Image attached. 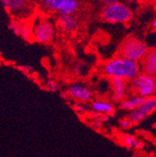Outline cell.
Returning a JSON list of instances; mask_svg holds the SVG:
<instances>
[{
  "mask_svg": "<svg viewBox=\"0 0 156 157\" xmlns=\"http://www.w3.org/2000/svg\"><path fill=\"white\" fill-rule=\"evenodd\" d=\"M152 27H153V29L156 31V19L153 21V23H152Z\"/></svg>",
  "mask_w": 156,
  "mask_h": 157,
  "instance_id": "cell-30",
  "label": "cell"
},
{
  "mask_svg": "<svg viewBox=\"0 0 156 157\" xmlns=\"http://www.w3.org/2000/svg\"><path fill=\"white\" fill-rule=\"evenodd\" d=\"M44 87L47 91L53 92V93L59 92L61 90V85L58 82H56L55 81L51 80V78H48V80H46V82H44Z\"/></svg>",
  "mask_w": 156,
  "mask_h": 157,
  "instance_id": "cell-19",
  "label": "cell"
},
{
  "mask_svg": "<svg viewBox=\"0 0 156 157\" xmlns=\"http://www.w3.org/2000/svg\"><path fill=\"white\" fill-rule=\"evenodd\" d=\"M63 0H40V5L47 12H58Z\"/></svg>",
  "mask_w": 156,
  "mask_h": 157,
  "instance_id": "cell-14",
  "label": "cell"
},
{
  "mask_svg": "<svg viewBox=\"0 0 156 157\" xmlns=\"http://www.w3.org/2000/svg\"><path fill=\"white\" fill-rule=\"evenodd\" d=\"M129 91L141 97H150L156 94V78L140 72L129 82Z\"/></svg>",
  "mask_w": 156,
  "mask_h": 157,
  "instance_id": "cell-3",
  "label": "cell"
},
{
  "mask_svg": "<svg viewBox=\"0 0 156 157\" xmlns=\"http://www.w3.org/2000/svg\"><path fill=\"white\" fill-rule=\"evenodd\" d=\"M101 2L105 7H107V6L112 5V4H114L116 2H118V1H117V0H101Z\"/></svg>",
  "mask_w": 156,
  "mask_h": 157,
  "instance_id": "cell-28",
  "label": "cell"
},
{
  "mask_svg": "<svg viewBox=\"0 0 156 157\" xmlns=\"http://www.w3.org/2000/svg\"><path fill=\"white\" fill-rule=\"evenodd\" d=\"M90 125H91L92 128H93V129H95V130H99V129L102 127V123H100L99 121H97V120L93 119V120L91 122Z\"/></svg>",
  "mask_w": 156,
  "mask_h": 157,
  "instance_id": "cell-25",
  "label": "cell"
},
{
  "mask_svg": "<svg viewBox=\"0 0 156 157\" xmlns=\"http://www.w3.org/2000/svg\"><path fill=\"white\" fill-rule=\"evenodd\" d=\"M133 125H134V124H133L132 122L128 119L127 116L124 117V118H123V119L120 121V126H121L124 130H128V129H130Z\"/></svg>",
  "mask_w": 156,
  "mask_h": 157,
  "instance_id": "cell-23",
  "label": "cell"
},
{
  "mask_svg": "<svg viewBox=\"0 0 156 157\" xmlns=\"http://www.w3.org/2000/svg\"><path fill=\"white\" fill-rule=\"evenodd\" d=\"M120 141L127 149L143 150L145 147L144 141L136 139L135 136L129 134H122L120 136Z\"/></svg>",
  "mask_w": 156,
  "mask_h": 157,
  "instance_id": "cell-12",
  "label": "cell"
},
{
  "mask_svg": "<svg viewBox=\"0 0 156 157\" xmlns=\"http://www.w3.org/2000/svg\"><path fill=\"white\" fill-rule=\"evenodd\" d=\"M85 72V66L82 63H76L73 67V73L75 76L81 77L83 76Z\"/></svg>",
  "mask_w": 156,
  "mask_h": 157,
  "instance_id": "cell-21",
  "label": "cell"
},
{
  "mask_svg": "<svg viewBox=\"0 0 156 157\" xmlns=\"http://www.w3.org/2000/svg\"><path fill=\"white\" fill-rule=\"evenodd\" d=\"M110 85L112 89L111 101L113 103H121L125 99L127 94V82L119 78H110Z\"/></svg>",
  "mask_w": 156,
  "mask_h": 157,
  "instance_id": "cell-8",
  "label": "cell"
},
{
  "mask_svg": "<svg viewBox=\"0 0 156 157\" xmlns=\"http://www.w3.org/2000/svg\"><path fill=\"white\" fill-rule=\"evenodd\" d=\"M25 40L32 42L34 41V36H33V25L28 22H23L21 26V36Z\"/></svg>",
  "mask_w": 156,
  "mask_h": 157,
  "instance_id": "cell-18",
  "label": "cell"
},
{
  "mask_svg": "<svg viewBox=\"0 0 156 157\" xmlns=\"http://www.w3.org/2000/svg\"><path fill=\"white\" fill-rule=\"evenodd\" d=\"M148 51L149 48L144 41L130 36L125 37L123 40L118 49V54L117 55L134 62L140 63Z\"/></svg>",
  "mask_w": 156,
  "mask_h": 157,
  "instance_id": "cell-2",
  "label": "cell"
},
{
  "mask_svg": "<svg viewBox=\"0 0 156 157\" xmlns=\"http://www.w3.org/2000/svg\"><path fill=\"white\" fill-rule=\"evenodd\" d=\"M108 117L109 116H107V115H103V114H99L96 118H94L95 120L99 121L100 123H106L108 121Z\"/></svg>",
  "mask_w": 156,
  "mask_h": 157,
  "instance_id": "cell-26",
  "label": "cell"
},
{
  "mask_svg": "<svg viewBox=\"0 0 156 157\" xmlns=\"http://www.w3.org/2000/svg\"><path fill=\"white\" fill-rule=\"evenodd\" d=\"M54 35V26L51 22L46 19H38L33 25L34 41L38 43H49L52 40Z\"/></svg>",
  "mask_w": 156,
  "mask_h": 157,
  "instance_id": "cell-5",
  "label": "cell"
},
{
  "mask_svg": "<svg viewBox=\"0 0 156 157\" xmlns=\"http://www.w3.org/2000/svg\"><path fill=\"white\" fill-rule=\"evenodd\" d=\"M101 17L104 21L110 24H125L133 17L132 10L121 2H116L107 6L101 12Z\"/></svg>",
  "mask_w": 156,
  "mask_h": 157,
  "instance_id": "cell-4",
  "label": "cell"
},
{
  "mask_svg": "<svg viewBox=\"0 0 156 157\" xmlns=\"http://www.w3.org/2000/svg\"><path fill=\"white\" fill-rule=\"evenodd\" d=\"M139 65L141 67V72L156 78V48L149 49Z\"/></svg>",
  "mask_w": 156,
  "mask_h": 157,
  "instance_id": "cell-9",
  "label": "cell"
},
{
  "mask_svg": "<svg viewBox=\"0 0 156 157\" xmlns=\"http://www.w3.org/2000/svg\"><path fill=\"white\" fill-rule=\"evenodd\" d=\"M6 10L19 19H25L32 10L30 0H0Z\"/></svg>",
  "mask_w": 156,
  "mask_h": 157,
  "instance_id": "cell-6",
  "label": "cell"
},
{
  "mask_svg": "<svg viewBox=\"0 0 156 157\" xmlns=\"http://www.w3.org/2000/svg\"><path fill=\"white\" fill-rule=\"evenodd\" d=\"M59 95H60V97L62 98V99H64L66 101H69L70 99H72L71 96L69 95V94L67 92H61Z\"/></svg>",
  "mask_w": 156,
  "mask_h": 157,
  "instance_id": "cell-27",
  "label": "cell"
},
{
  "mask_svg": "<svg viewBox=\"0 0 156 157\" xmlns=\"http://www.w3.org/2000/svg\"><path fill=\"white\" fill-rule=\"evenodd\" d=\"M58 25L66 32H73L77 29L79 22L74 15L60 14L58 17Z\"/></svg>",
  "mask_w": 156,
  "mask_h": 157,
  "instance_id": "cell-11",
  "label": "cell"
},
{
  "mask_svg": "<svg viewBox=\"0 0 156 157\" xmlns=\"http://www.w3.org/2000/svg\"><path fill=\"white\" fill-rule=\"evenodd\" d=\"M147 116L152 114L153 112L156 111V94L147 97L144 103L141 105V107L139 108Z\"/></svg>",
  "mask_w": 156,
  "mask_h": 157,
  "instance_id": "cell-16",
  "label": "cell"
},
{
  "mask_svg": "<svg viewBox=\"0 0 156 157\" xmlns=\"http://www.w3.org/2000/svg\"><path fill=\"white\" fill-rule=\"evenodd\" d=\"M147 117L148 116L140 109H136L135 110H132V111L128 112V114H127V118L132 122V124L134 125L139 124L146 119Z\"/></svg>",
  "mask_w": 156,
  "mask_h": 157,
  "instance_id": "cell-17",
  "label": "cell"
},
{
  "mask_svg": "<svg viewBox=\"0 0 156 157\" xmlns=\"http://www.w3.org/2000/svg\"><path fill=\"white\" fill-rule=\"evenodd\" d=\"M91 108L93 110L99 114L107 116H113L115 114V107L112 102L105 100H94L91 103Z\"/></svg>",
  "mask_w": 156,
  "mask_h": 157,
  "instance_id": "cell-10",
  "label": "cell"
},
{
  "mask_svg": "<svg viewBox=\"0 0 156 157\" xmlns=\"http://www.w3.org/2000/svg\"><path fill=\"white\" fill-rule=\"evenodd\" d=\"M19 69L22 70L24 73L25 74H30L33 71V67L31 66L28 65H22V66H19Z\"/></svg>",
  "mask_w": 156,
  "mask_h": 157,
  "instance_id": "cell-24",
  "label": "cell"
},
{
  "mask_svg": "<svg viewBox=\"0 0 156 157\" xmlns=\"http://www.w3.org/2000/svg\"><path fill=\"white\" fill-rule=\"evenodd\" d=\"M21 26H22V23H20L17 20L13 19L10 22L9 27L10 29L16 35V36H21Z\"/></svg>",
  "mask_w": 156,
  "mask_h": 157,
  "instance_id": "cell-20",
  "label": "cell"
},
{
  "mask_svg": "<svg viewBox=\"0 0 156 157\" xmlns=\"http://www.w3.org/2000/svg\"><path fill=\"white\" fill-rule=\"evenodd\" d=\"M142 157H156V154H153V153H150V154H147V155H144Z\"/></svg>",
  "mask_w": 156,
  "mask_h": 157,
  "instance_id": "cell-29",
  "label": "cell"
},
{
  "mask_svg": "<svg viewBox=\"0 0 156 157\" xmlns=\"http://www.w3.org/2000/svg\"><path fill=\"white\" fill-rule=\"evenodd\" d=\"M146 98L145 97H141V96H138V95H134L132 97L129 98H125V99L120 103V108L123 110L125 111H132L135 110L136 109H139L141 107V105L144 103Z\"/></svg>",
  "mask_w": 156,
  "mask_h": 157,
  "instance_id": "cell-13",
  "label": "cell"
},
{
  "mask_svg": "<svg viewBox=\"0 0 156 157\" xmlns=\"http://www.w3.org/2000/svg\"><path fill=\"white\" fill-rule=\"evenodd\" d=\"M72 109H74V111L76 113H78L79 115H84L87 112V109L83 104H81L80 102H76L73 104Z\"/></svg>",
  "mask_w": 156,
  "mask_h": 157,
  "instance_id": "cell-22",
  "label": "cell"
},
{
  "mask_svg": "<svg viewBox=\"0 0 156 157\" xmlns=\"http://www.w3.org/2000/svg\"><path fill=\"white\" fill-rule=\"evenodd\" d=\"M77 9H78L77 0H63L58 12L60 14L72 15L77 10Z\"/></svg>",
  "mask_w": 156,
  "mask_h": 157,
  "instance_id": "cell-15",
  "label": "cell"
},
{
  "mask_svg": "<svg viewBox=\"0 0 156 157\" xmlns=\"http://www.w3.org/2000/svg\"><path fill=\"white\" fill-rule=\"evenodd\" d=\"M100 71L103 76L108 78H119L131 82L141 72V67L139 63L117 55L104 62L100 66Z\"/></svg>",
  "mask_w": 156,
  "mask_h": 157,
  "instance_id": "cell-1",
  "label": "cell"
},
{
  "mask_svg": "<svg viewBox=\"0 0 156 157\" xmlns=\"http://www.w3.org/2000/svg\"><path fill=\"white\" fill-rule=\"evenodd\" d=\"M67 92L69 94L72 99L77 100L79 102H83V103L89 102L93 98L92 90L88 86H85V85L80 84V83L71 84L67 88Z\"/></svg>",
  "mask_w": 156,
  "mask_h": 157,
  "instance_id": "cell-7",
  "label": "cell"
},
{
  "mask_svg": "<svg viewBox=\"0 0 156 157\" xmlns=\"http://www.w3.org/2000/svg\"><path fill=\"white\" fill-rule=\"evenodd\" d=\"M152 128L156 130V122H155V123H154V124H152Z\"/></svg>",
  "mask_w": 156,
  "mask_h": 157,
  "instance_id": "cell-31",
  "label": "cell"
}]
</instances>
